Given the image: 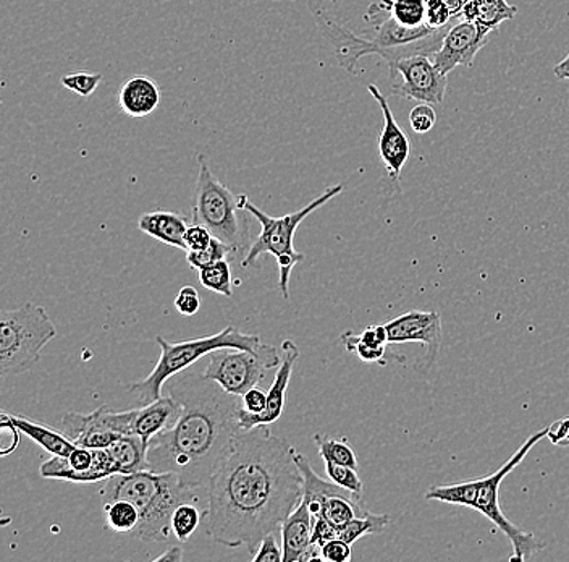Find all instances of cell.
Listing matches in <instances>:
<instances>
[{
  "mask_svg": "<svg viewBox=\"0 0 569 562\" xmlns=\"http://www.w3.org/2000/svg\"><path fill=\"white\" fill-rule=\"evenodd\" d=\"M297 447L273 436L267 425L240 430L208 489L204 532L227 548L254 553L302 500Z\"/></svg>",
  "mask_w": 569,
  "mask_h": 562,
  "instance_id": "6da1fadb",
  "label": "cell"
},
{
  "mask_svg": "<svg viewBox=\"0 0 569 562\" xmlns=\"http://www.w3.org/2000/svg\"><path fill=\"white\" fill-rule=\"evenodd\" d=\"M167 394L181 405V414L149 443V471L176 473L183 485L204 489L241 430L240 396L193 372L170 378Z\"/></svg>",
  "mask_w": 569,
  "mask_h": 562,
  "instance_id": "7a4b0ae2",
  "label": "cell"
},
{
  "mask_svg": "<svg viewBox=\"0 0 569 562\" xmlns=\"http://www.w3.org/2000/svg\"><path fill=\"white\" fill-rule=\"evenodd\" d=\"M315 19L320 33L332 46L338 66L350 73H358V62L366 56L382 57L387 66L409 56L432 57L439 51L445 34L453 24L451 21L443 28H430L429 24L408 28L398 23L389 13L386 19L376 17L377 20H369L376 27L372 37H359L350 28L333 20L326 10H315Z\"/></svg>",
  "mask_w": 569,
  "mask_h": 562,
  "instance_id": "3957f363",
  "label": "cell"
},
{
  "mask_svg": "<svg viewBox=\"0 0 569 562\" xmlns=\"http://www.w3.org/2000/svg\"><path fill=\"white\" fill-rule=\"evenodd\" d=\"M102 504L127 500L140 512V524L130 533L148 543H166L172 535V515L183 503L196 501L193 489L183 485L176 473L142 471L109 476L99 490Z\"/></svg>",
  "mask_w": 569,
  "mask_h": 562,
  "instance_id": "277c9868",
  "label": "cell"
},
{
  "mask_svg": "<svg viewBox=\"0 0 569 562\" xmlns=\"http://www.w3.org/2000/svg\"><path fill=\"white\" fill-rule=\"evenodd\" d=\"M547 435H549V428L533 433L497 472L490 473L483 479L469 480V482L433 486L427 491L426 500L475 509L507 536L508 542L511 543V550H513V554L510 556L511 561L531 560L537 553L546 550L547 544L540 542L533 533L525 532L516 526L503 514L500 506V486L501 482L525 461L526 455L531 453L532 447Z\"/></svg>",
  "mask_w": 569,
  "mask_h": 562,
  "instance_id": "5b68a950",
  "label": "cell"
},
{
  "mask_svg": "<svg viewBox=\"0 0 569 562\" xmlns=\"http://www.w3.org/2000/svg\"><path fill=\"white\" fill-rule=\"evenodd\" d=\"M156 343L160 347V357L154 368L144 379L127 386L140 405L160 400L163 386L170 378L178 373L187 372L199 358L211 355L213 351L227 347L256 351L262 344L258 334H244L237 326L231 325L223 327L220 333L198 337V339L170 343L162 336H158Z\"/></svg>",
  "mask_w": 569,
  "mask_h": 562,
  "instance_id": "8992f818",
  "label": "cell"
},
{
  "mask_svg": "<svg viewBox=\"0 0 569 562\" xmlns=\"http://www.w3.org/2000/svg\"><path fill=\"white\" fill-rule=\"evenodd\" d=\"M341 191H343V185H333V187L327 188L322 195H319L316 200L306 205L305 208L284 215L282 218H272V216L266 215L262 209L249 201L247 195H240L241 208L247 209L249 215L261 224V234L249 245L241 266L249 268L258 262L259 256L264 254L276 256L280 269L279 289L282 292L284 300H288L290 298L291 272H293L295 266L300 265L305 259V255L295 248V234H297L302 220L333 200Z\"/></svg>",
  "mask_w": 569,
  "mask_h": 562,
  "instance_id": "52a82bcc",
  "label": "cell"
},
{
  "mask_svg": "<svg viewBox=\"0 0 569 562\" xmlns=\"http://www.w3.org/2000/svg\"><path fill=\"white\" fill-rule=\"evenodd\" d=\"M57 329L44 308L24 304L0 313V376L23 375L41 361L42 348L56 339Z\"/></svg>",
  "mask_w": 569,
  "mask_h": 562,
  "instance_id": "ba28073f",
  "label": "cell"
},
{
  "mask_svg": "<svg viewBox=\"0 0 569 562\" xmlns=\"http://www.w3.org/2000/svg\"><path fill=\"white\" fill-rule=\"evenodd\" d=\"M249 213L241 208L240 195L213 176L208 159L199 156V170L193 195V223L211 230L212 236L231 245L234 252L247 250ZM249 248V247H248Z\"/></svg>",
  "mask_w": 569,
  "mask_h": 562,
  "instance_id": "9c48e42d",
  "label": "cell"
},
{
  "mask_svg": "<svg viewBox=\"0 0 569 562\" xmlns=\"http://www.w3.org/2000/svg\"><path fill=\"white\" fill-rule=\"evenodd\" d=\"M282 352L273 345H259L256 351L219 348L209 355V365L202 375L212 379L233 396H243L251 387L266 379L269 369L279 368Z\"/></svg>",
  "mask_w": 569,
  "mask_h": 562,
  "instance_id": "30bf717a",
  "label": "cell"
},
{
  "mask_svg": "<svg viewBox=\"0 0 569 562\" xmlns=\"http://www.w3.org/2000/svg\"><path fill=\"white\" fill-rule=\"evenodd\" d=\"M389 81L393 95L407 101L439 106L447 95V75L437 69L429 56H409L391 63Z\"/></svg>",
  "mask_w": 569,
  "mask_h": 562,
  "instance_id": "8fae6325",
  "label": "cell"
},
{
  "mask_svg": "<svg viewBox=\"0 0 569 562\" xmlns=\"http://www.w3.org/2000/svg\"><path fill=\"white\" fill-rule=\"evenodd\" d=\"M133 417L134 408L116 412L109 405H102L88 415L77 412L63 415L62 430L78 446L106 450L120 437L133 435Z\"/></svg>",
  "mask_w": 569,
  "mask_h": 562,
  "instance_id": "7c38bea8",
  "label": "cell"
},
{
  "mask_svg": "<svg viewBox=\"0 0 569 562\" xmlns=\"http://www.w3.org/2000/svg\"><path fill=\"white\" fill-rule=\"evenodd\" d=\"M42 479L67 480L73 483L104 482L116 475L107 450H91L87 446L74 447L67 457L52 455L39 467Z\"/></svg>",
  "mask_w": 569,
  "mask_h": 562,
  "instance_id": "4fadbf2b",
  "label": "cell"
},
{
  "mask_svg": "<svg viewBox=\"0 0 569 562\" xmlns=\"http://www.w3.org/2000/svg\"><path fill=\"white\" fill-rule=\"evenodd\" d=\"M390 344L419 343L425 345L426 368L436 363L442 345V316L439 312L412 309L386 323Z\"/></svg>",
  "mask_w": 569,
  "mask_h": 562,
  "instance_id": "5bb4252c",
  "label": "cell"
},
{
  "mask_svg": "<svg viewBox=\"0 0 569 562\" xmlns=\"http://www.w3.org/2000/svg\"><path fill=\"white\" fill-rule=\"evenodd\" d=\"M493 31L480 27L475 21H453L445 34L442 46L432 56L433 63L440 72L448 75L458 66L472 67L476 56L486 48Z\"/></svg>",
  "mask_w": 569,
  "mask_h": 562,
  "instance_id": "9a60e30c",
  "label": "cell"
},
{
  "mask_svg": "<svg viewBox=\"0 0 569 562\" xmlns=\"http://www.w3.org/2000/svg\"><path fill=\"white\" fill-rule=\"evenodd\" d=\"M300 358V348L291 339H284L282 343V362L279 368H276L272 386L267 391V407L261 414H249L243 407L238 411V423L241 430H252L256 426L270 425L276 423L283 415L284 405H287V391L290 386L291 375H293L295 365Z\"/></svg>",
  "mask_w": 569,
  "mask_h": 562,
  "instance_id": "2e32d148",
  "label": "cell"
},
{
  "mask_svg": "<svg viewBox=\"0 0 569 562\" xmlns=\"http://www.w3.org/2000/svg\"><path fill=\"white\" fill-rule=\"evenodd\" d=\"M368 91L371 92L372 98L382 109L383 128L379 137L380 161L386 166L390 179L398 181L401 177V170L408 161L409 152H411V144H409L408 135L405 134L403 128L398 126L383 92L376 85H369Z\"/></svg>",
  "mask_w": 569,
  "mask_h": 562,
  "instance_id": "e0dca14e",
  "label": "cell"
},
{
  "mask_svg": "<svg viewBox=\"0 0 569 562\" xmlns=\"http://www.w3.org/2000/svg\"><path fill=\"white\" fill-rule=\"evenodd\" d=\"M181 414V405L172 396H162L151 404L134 408L133 435H138L144 444L151 443L163 430L176 425Z\"/></svg>",
  "mask_w": 569,
  "mask_h": 562,
  "instance_id": "ac0fdd59",
  "label": "cell"
},
{
  "mask_svg": "<svg viewBox=\"0 0 569 562\" xmlns=\"http://www.w3.org/2000/svg\"><path fill=\"white\" fill-rule=\"evenodd\" d=\"M119 108L131 119H142L151 116L160 105V88L158 81L146 75L128 78L120 88Z\"/></svg>",
  "mask_w": 569,
  "mask_h": 562,
  "instance_id": "d6986e66",
  "label": "cell"
},
{
  "mask_svg": "<svg viewBox=\"0 0 569 562\" xmlns=\"http://www.w3.org/2000/svg\"><path fill=\"white\" fill-rule=\"evenodd\" d=\"M315 515L309 511L305 500L288 515L282 530L283 562H301L302 554L311 546Z\"/></svg>",
  "mask_w": 569,
  "mask_h": 562,
  "instance_id": "ffe728a7",
  "label": "cell"
},
{
  "mask_svg": "<svg viewBox=\"0 0 569 562\" xmlns=\"http://www.w3.org/2000/svg\"><path fill=\"white\" fill-rule=\"evenodd\" d=\"M138 227L146 236L156 238L169 247L180 248L187 252L184 236H187L188 223L183 216L172 211H152L142 215L138 220Z\"/></svg>",
  "mask_w": 569,
  "mask_h": 562,
  "instance_id": "44dd1931",
  "label": "cell"
},
{
  "mask_svg": "<svg viewBox=\"0 0 569 562\" xmlns=\"http://www.w3.org/2000/svg\"><path fill=\"white\" fill-rule=\"evenodd\" d=\"M2 417L12 422L20 430V433L31 437L38 446H41L42 450L48 451L51 455L67 457L77 447V444L66 433L59 432V430L49 428V426L36 423L31 418L21 417V415L2 414Z\"/></svg>",
  "mask_w": 569,
  "mask_h": 562,
  "instance_id": "7402d4cb",
  "label": "cell"
},
{
  "mask_svg": "<svg viewBox=\"0 0 569 562\" xmlns=\"http://www.w3.org/2000/svg\"><path fill=\"white\" fill-rule=\"evenodd\" d=\"M148 444L138 435L120 437L116 443L106 447L112 461L113 472L130 475L142 471H149Z\"/></svg>",
  "mask_w": 569,
  "mask_h": 562,
  "instance_id": "603a6c76",
  "label": "cell"
},
{
  "mask_svg": "<svg viewBox=\"0 0 569 562\" xmlns=\"http://www.w3.org/2000/svg\"><path fill=\"white\" fill-rule=\"evenodd\" d=\"M518 7L507 0H469L462 7L458 19L475 21L480 27L497 31L503 21L515 19Z\"/></svg>",
  "mask_w": 569,
  "mask_h": 562,
  "instance_id": "cb8c5ba5",
  "label": "cell"
},
{
  "mask_svg": "<svg viewBox=\"0 0 569 562\" xmlns=\"http://www.w3.org/2000/svg\"><path fill=\"white\" fill-rule=\"evenodd\" d=\"M104 509L106 526L116 533L130 535L140 524V512L127 500H113L102 504Z\"/></svg>",
  "mask_w": 569,
  "mask_h": 562,
  "instance_id": "d4e9b609",
  "label": "cell"
},
{
  "mask_svg": "<svg viewBox=\"0 0 569 562\" xmlns=\"http://www.w3.org/2000/svg\"><path fill=\"white\" fill-rule=\"evenodd\" d=\"M389 522L390 515L372 514V512H368V514L362 515V517H356L353 521L348 522L347 525L340 526V529H338V539L355 544L359 539H362V536L382 532Z\"/></svg>",
  "mask_w": 569,
  "mask_h": 562,
  "instance_id": "484cf974",
  "label": "cell"
},
{
  "mask_svg": "<svg viewBox=\"0 0 569 562\" xmlns=\"http://www.w3.org/2000/svg\"><path fill=\"white\" fill-rule=\"evenodd\" d=\"M379 7L403 27L418 28L426 24V0H389Z\"/></svg>",
  "mask_w": 569,
  "mask_h": 562,
  "instance_id": "4316f807",
  "label": "cell"
},
{
  "mask_svg": "<svg viewBox=\"0 0 569 562\" xmlns=\"http://www.w3.org/2000/svg\"><path fill=\"white\" fill-rule=\"evenodd\" d=\"M315 441L322 461L358 469V457H356L353 447L350 446L347 440H333V437L316 435Z\"/></svg>",
  "mask_w": 569,
  "mask_h": 562,
  "instance_id": "83f0119b",
  "label": "cell"
},
{
  "mask_svg": "<svg viewBox=\"0 0 569 562\" xmlns=\"http://www.w3.org/2000/svg\"><path fill=\"white\" fill-rule=\"evenodd\" d=\"M199 280H201L206 289L226 295L229 298L233 297V290H231V268L227 259L213 263L208 268H202L199 272Z\"/></svg>",
  "mask_w": 569,
  "mask_h": 562,
  "instance_id": "f1b7e54d",
  "label": "cell"
},
{
  "mask_svg": "<svg viewBox=\"0 0 569 562\" xmlns=\"http://www.w3.org/2000/svg\"><path fill=\"white\" fill-rule=\"evenodd\" d=\"M201 512L194 506L193 501L180 504L172 515V532L178 542H188L198 526L201 525Z\"/></svg>",
  "mask_w": 569,
  "mask_h": 562,
  "instance_id": "f546056e",
  "label": "cell"
},
{
  "mask_svg": "<svg viewBox=\"0 0 569 562\" xmlns=\"http://www.w3.org/2000/svg\"><path fill=\"white\" fill-rule=\"evenodd\" d=\"M234 248L226 241L219 240L213 237L211 245L202 252H187L188 265L193 269L201 272L202 268L213 265V263L222 262L233 254Z\"/></svg>",
  "mask_w": 569,
  "mask_h": 562,
  "instance_id": "4dcf8cb0",
  "label": "cell"
},
{
  "mask_svg": "<svg viewBox=\"0 0 569 562\" xmlns=\"http://www.w3.org/2000/svg\"><path fill=\"white\" fill-rule=\"evenodd\" d=\"M341 344L345 345L348 352L355 354L359 361L368 363H379V365H387V363L393 362L389 357L387 347H369V345L362 344L361 341L356 339L353 331H347V333L340 336Z\"/></svg>",
  "mask_w": 569,
  "mask_h": 562,
  "instance_id": "1f68e13d",
  "label": "cell"
},
{
  "mask_svg": "<svg viewBox=\"0 0 569 562\" xmlns=\"http://www.w3.org/2000/svg\"><path fill=\"white\" fill-rule=\"evenodd\" d=\"M326 473L333 483L341 489L353 491L362 496L365 494V483L359 479L358 469L348 467V465L336 464V462L323 461Z\"/></svg>",
  "mask_w": 569,
  "mask_h": 562,
  "instance_id": "d6a6232c",
  "label": "cell"
},
{
  "mask_svg": "<svg viewBox=\"0 0 569 562\" xmlns=\"http://www.w3.org/2000/svg\"><path fill=\"white\" fill-rule=\"evenodd\" d=\"M101 81L102 73L78 72L60 78V83H62L63 88L77 92V95L83 96V98H89L92 92L98 90Z\"/></svg>",
  "mask_w": 569,
  "mask_h": 562,
  "instance_id": "836d02e7",
  "label": "cell"
},
{
  "mask_svg": "<svg viewBox=\"0 0 569 562\" xmlns=\"http://www.w3.org/2000/svg\"><path fill=\"white\" fill-rule=\"evenodd\" d=\"M455 17L447 0H426V24L430 28H443L450 24Z\"/></svg>",
  "mask_w": 569,
  "mask_h": 562,
  "instance_id": "e575fe53",
  "label": "cell"
},
{
  "mask_svg": "<svg viewBox=\"0 0 569 562\" xmlns=\"http://www.w3.org/2000/svg\"><path fill=\"white\" fill-rule=\"evenodd\" d=\"M437 114L432 105H426V102H418L415 109L409 114V126L412 131L418 135L429 134L433 127H436Z\"/></svg>",
  "mask_w": 569,
  "mask_h": 562,
  "instance_id": "d590c367",
  "label": "cell"
},
{
  "mask_svg": "<svg viewBox=\"0 0 569 562\" xmlns=\"http://www.w3.org/2000/svg\"><path fill=\"white\" fill-rule=\"evenodd\" d=\"M252 562H283V550L277 542L276 532L261 540L252 554Z\"/></svg>",
  "mask_w": 569,
  "mask_h": 562,
  "instance_id": "8d00e7d4",
  "label": "cell"
},
{
  "mask_svg": "<svg viewBox=\"0 0 569 562\" xmlns=\"http://www.w3.org/2000/svg\"><path fill=\"white\" fill-rule=\"evenodd\" d=\"M353 544L345 542L341 539L329 540L320 546V553H322V561L329 562H348L353 558Z\"/></svg>",
  "mask_w": 569,
  "mask_h": 562,
  "instance_id": "74e56055",
  "label": "cell"
},
{
  "mask_svg": "<svg viewBox=\"0 0 569 562\" xmlns=\"http://www.w3.org/2000/svg\"><path fill=\"white\" fill-rule=\"evenodd\" d=\"M212 233L206 226L193 223V226L188 227L187 236H184V244H187V252H202L211 245Z\"/></svg>",
  "mask_w": 569,
  "mask_h": 562,
  "instance_id": "f35d334b",
  "label": "cell"
},
{
  "mask_svg": "<svg viewBox=\"0 0 569 562\" xmlns=\"http://www.w3.org/2000/svg\"><path fill=\"white\" fill-rule=\"evenodd\" d=\"M176 308L180 315L194 316L201 308V298L193 286H184L178 290Z\"/></svg>",
  "mask_w": 569,
  "mask_h": 562,
  "instance_id": "ab89813d",
  "label": "cell"
},
{
  "mask_svg": "<svg viewBox=\"0 0 569 562\" xmlns=\"http://www.w3.org/2000/svg\"><path fill=\"white\" fill-rule=\"evenodd\" d=\"M338 539V526L326 517H315V529H312L311 542L322 546L329 540Z\"/></svg>",
  "mask_w": 569,
  "mask_h": 562,
  "instance_id": "60d3db41",
  "label": "cell"
},
{
  "mask_svg": "<svg viewBox=\"0 0 569 562\" xmlns=\"http://www.w3.org/2000/svg\"><path fill=\"white\" fill-rule=\"evenodd\" d=\"M241 404H243L244 411L249 412V414H261L267 407V393L259 390L258 386L251 387L241 396Z\"/></svg>",
  "mask_w": 569,
  "mask_h": 562,
  "instance_id": "b9f144b4",
  "label": "cell"
},
{
  "mask_svg": "<svg viewBox=\"0 0 569 562\" xmlns=\"http://www.w3.org/2000/svg\"><path fill=\"white\" fill-rule=\"evenodd\" d=\"M181 560H183V550H181L180 544H176V546L170 548L169 551H166V553L160 554L159 558H156L154 562H180Z\"/></svg>",
  "mask_w": 569,
  "mask_h": 562,
  "instance_id": "7bdbcfd3",
  "label": "cell"
},
{
  "mask_svg": "<svg viewBox=\"0 0 569 562\" xmlns=\"http://www.w3.org/2000/svg\"><path fill=\"white\" fill-rule=\"evenodd\" d=\"M555 77L560 78V80H569V55L561 60L560 63H557L553 69Z\"/></svg>",
  "mask_w": 569,
  "mask_h": 562,
  "instance_id": "ee69618b",
  "label": "cell"
},
{
  "mask_svg": "<svg viewBox=\"0 0 569 562\" xmlns=\"http://www.w3.org/2000/svg\"><path fill=\"white\" fill-rule=\"evenodd\" d=\"M448 3H450L451 10H453L455 17L460 16L462 7H465L466 2H469V0H447Z\"/></svg>",
  "mask_w": 569,
  "mask_h": 562,
  "instance_id": "f6af8a7d",
  "label": "cell"
},
{
  "mask_svg": "<svg viewBox=\"0 0 569 562\" xmlns=\"http://www.w3.org/2000/svg\"><path fill=\"white\" fill-rule=\"evenodd\" d=\"M380 3H387L389 0H379Z\"/></svg>",
  "mask_w": 569,
  "mask_h": 562,
  "instance_id": "bcb514c9",
  "label": "cell"
},
{
  "mask_svg": "<svg viewBox=\"0 0 569 562\" xmlns=\"http://www.w3.org/2000/svg\"><path fill=\"white\" fill-rule=\"evenodd\" d=\"M332 2H337V0H332Z\"/></svg>",
  "mask_w": 569,
  "mask_h": 562,
  "instance_id": "7dc6e473",
  "label": "cell"
}]
</instances>
